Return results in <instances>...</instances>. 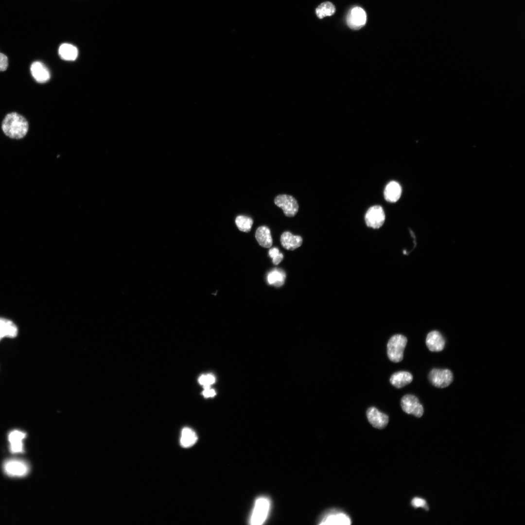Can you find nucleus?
I'll return each mask as SVG.
<instances>
[{
  "label": "nucleus",
  "instance_id": "1",
  "mask_svg": "<svg viewBox=\"0 0 525 525\" xmlns=\"http://www.w3.org/2000/svg\"><path fill=\"white\" fill-rule=\"evenodd\" d=\"M29 125L26 119L16 112L8 114L1 124L4 133L10 138L20 139L27 133Z\"/></svg>",
  "mask_w": 525,
  "mask_h": 525
},
{
  "label": "nucleus",
  "instance_id": "2",
  "mask_svg": "<svg viewBox=\"0 0 525 525\" xmlns=\"http://www.w3.org/2000/svg\"><path fill=\"white\" fill-rule=\"evenodd\" d=\"M269 499L265 496L256 499L251 512L249 523L252 525H261L267 518L270 509Z\"/></svg>",
  "mask_w": 525,
  "mask_h": 525
},
{
  "label": "nucleus",
  "instance_id": "3",
  "mask_svg": "<svg viewBox=\"0 0 525 525\" xmlns=\"http://www.w3.org/2000/svg\"><path fill=\"white\" fill-rule=\"evenodd\" d=\"M407 342L406 337L402 334H395L389 339L387 344V353L391 361L397 363L402 360Z\"/></svg>",
  "mask_w": 525,
  "mask_h": 525
},
{
  "label": "nucleus",
  "instance_id": "4",
  "mask_svg": "<svg viewBox=\"0 0 525 525\" xmlns=\"http://www.w3.org/2000/svg\"><path fill=\"white\" fill-rule=\"evenodd\" d=\"M428 378L435 386L444 388L451 384L453 380V375L448 369L434 368L429 372Z\"/></svg>",
  "mask_w": 525,
  "mask_h": 525
},
{
  "label": "nucleus",
  "instance_id": "5",
  "mask_svg": "<svg viewBox=\"0 0 525 525\" xmlns=\"http://www.w3.org/2000/svg\"><path fill=\"white\" fill-rule=\"evenodd\" d=\"M274 202L278 207L282 209L287 217H293L298 211V205L295 198L291 195H279L275 197Z\"/></svg>",
  "mask_w": 525,
  "mask_h": 525
},
{
  "label": "nucleus",
  "instance_id": "6",
  "mask_svg": "<svg viewBox=\"0 0 525 525\" xmlns=\"http://www.w3.org/2000/svg\"><path fill=\"white\" fill-rule=\"evenodd\" d=\"M365 220L368 227L375 229L380 228L385 221L383 209L378 205L370 207L366 213Z\"/></svg>",
  "mask_w": 525,
  "mask_h": 525
},
{
  "label": "nucleus",
  "instance_id": "7",
  "mask_svg": "<svg viewBox=\"0 0 525 525\" xmlns=\"http://www.w3.org/2000/svg\"><path fill=\"white\" fill-rule=\"evenodd\" d=\"M401 406L406 413L420 417L423 414V407L417 397L411 394L405 395L401 400Z\"/></svg>",
  "mask_w": 525,
  "mask_h": 525
},
{
  "label": "nucleus",
  "instance_id": "8",
  "mask_svg": "<svg viewBox=\"0 0 525 525\" xmlns=\"http://www.w3.org/2000/svg\"><path fill=\"white\" fill-rule=\"evenodd\" d=\"M319 521V525H349L351 524L350 519L346 514L336 510L326 512Z\"/></svg>",
  "mask_w": 525,
  "mask_h": 525
},
{
  "label": "nucleus",
  "instance_id": "9",
  "mask_svg": "<svg viewBox=\"0 0 525 525\" xmlns=\"http://www.w3.org/2000/svg\"><path fill=\"white\" fill-rule=\"evenodd\" d=\"M4 470L8 475L21 477L27 474L29 469L27 463L24 461L11 459L4 463Z\"/></svg>",
  "mask_w": 525,
  "mask_h": 525
},
{
  "label": "nucleus",
  "instance_id": "10",
  "mask_svg": "<svg viewBox=\"0 0 525 525\" xmlns=\"http://www.w3.org/2000/svg\"><path fill=\"white\" fill-rule=\"evenodd\" d=\"M367 21L366 12L360 7L356 6L351 9L347 17V22L349 27L353 30H358L363 27Z\"/></svg>",
  "mask_w": 525,
  "mask_h": 525
},
{
  "label": "nucleus",
  "instance_id": "11",
  "mask_svg": "<svg viewBox=\"0 0 525 525\" xmlns=\"http://www.w3.org/2000/svg\"><path fill=\"white\" fill-rule=\"evenodd\" d=\"M367 416L370 424L376 428L383 429L388 422V416L381 412L374 407L368 408Z\"/></svg>",
  "mask_w": 525,
  "mask_h": 525
},
{
  "label": "nucleus",
  "instance_id": "12",
  "mask_svg": "<svg viewBox=\"0 0 525 525\" xmlns=\"http://www.w3.org/2000/svg\"><path fill=\"white\" fill-rule=\"evenodd\" d=\"M426 344L428 349L433 352L442 350L445 344V339L441 333L438 331L429 332L426 338Z\"/></svg>",
  "mask_w": 525,
  "mask_h": 525
},
{
  "label": "nucleus",
  "instance_id": "13",
  "mask_svg": "<svg viewBox=\"0 0 525 525\" xmlns=\"http://www.w3.org/2000/svg\"><path fill=\"white\" fill-rule=\"evenodd\" d=\"M32 76L36 81L43 83L50 79V72L46 66L42 62L35 61L30 67Z\"/></svg>",
  "mask_w": 525,
  "mask_h": 525
},
{
  "label": "nucleus",
  "instance_id": "14",
  "mask_svg": "<svg viewBox=\"0 0 525 525\" xmlns=\"http://www.w3.org/2000/svg\"><path fill=\"white\" fill-rule=\"evenodd\" d=\"M25 437L26 433L18 430L12 431L9 434L8 440L10 443V449L12 453H18L23 452L22 440Z\"/></svg>",
  "mask_w": 525,
  "mask_h": 525
},
{
  "label": "nucleus",
  "instance_id": "15",
  "mask_svg": "<svg viewBox=\"0 0 525 525\" xmlns=\"http://www.w3.org/2000/svg\"><path fill=\"white\" fill-rule=\"evenodd\" d=\"M18 334V328L13 321L0 317V341L4 338H15Z\"/></svg>",
  "mask_w": 525,
  "mask_h": 525
},
{
  "label": "nucleus",
  "instance_id": "16",
  "mask_svg": "<svg viewBox=\"0 0 525 525\" xmlns=\"http://www.w3.org/2000/svg\"><path fill=\"white\" fill-rule=\"evenodd\" d=\"M401 194V186L397 182L395 181L389 182L386 185L384 192L385 199L387 201L392 203L397 201L400 198Z\"/></svg>",
  "mask_w": 525,
  "mask_h": 525
},
{
  "label": "nucleus",
  "instance_id": "17",
  "mask_svg": "<svg viewBox=\"0 0 525 525\" xmlns=\"http://www.w3.org/2000/svg\"><path fill=\"white\" fill-rule=\"evenodd\" d=\"M282 246L287 250H293L299 247L302 243V238L295 236L288 231L283 232L280 237Z\"/></svg>",
  "mask_w": 525,
  "mask_h": 525
},
{
  "label": "nucleus",
  "instance_id": "18",
  "mask_svg": "<svg viewBox=\"0 0 525 525\" xmlns=\"http://www.w3.org/2000/svg\"><path fill=\"white\" fill-rule=\"evenodd\" d=\"M413 380L412 374L407 371H399L393 374L390 378V383L397 388H401L410 383Z\"/></svg>",
  "mask_w": 525,
  "mask_h": 525
},
{
  "label": "nucleus",
  "instance_id": "19",
  "mask_svg": "<svg viewBox=\"0 0 525 525\" xmlns=\"http://www.w3.org/2000/svg\"><path fill=\"white\" fill-rule=\"evenodd\" d=\"M60 57L66 61L75 60L78 56V49L72 44L65 43L62 44L58 49Z\"/></svg>",
  "mask_w": 525,
  "mask_h": 525
},
{
  "label": "nucleus",
  "instance_id": "20",
  "mask_svg": "<svg viewBox=\"0 0 525 525\" xmlns=\"http://www.w3.org/2000/svg\"><path fill=\"white\" fill-rule=\"evenodd\" d=\"M255 237L260 245L263 247H270L272 245V239L270 229L265 226L259 227L255 233Z\"/></svg>",
  "mask_w": 525,
  "mask_h": 525
},
{
  "label": "nucleus",
  "instance_id": "21",
  "mask_svg": "<svg viewBox=\"0 0 525 525\" xmlns=\"http://www.w3.org/2000/svg\"><path fill=\"white\" fill-rule=\"evenodd\" d=\"M197 440L195 432L191 428L185 427L181 433L180 443L182 447L188 448L194 445Z\"/></svg>",
  "mask_w": 525,
  "mask_h": 525
},
{
  "label": "nucleus",
  "instance_id": "22",
  "mask_svg": "<svg viewBox=\"0 0 525 525\" xmlns=\"http://www.w3.org/2000/svg\"><path fill=\"white\" fill-rule=\"evenodd\" d=\"M285 277V273L283 270L275 268L268 272L267 280L270 285L280 287L284 284Z\"/></svg>",
  "mask_w": 525,
  "mask_h": 525
},
{
  "label": "nucleus",
  "instance_id": "23",
  "mask_svg": "<svg viewBox=\"0 0 525 525\" xmlns=\"http://www.w3.org/2000/svg\"><path fill=\"white\" fill-rule=\"evenodd\" d=\"M335 12V7L334 5L330 1L322 3L315 9V14L320 19L327 16H332L334 14Z\"/></svg>",
  "mask_w": 525,
  "mask_h": 525
},
{
  "label": "nucleus",
  "instance_id": "24",
  "mask_svg": "<svg viewBox=\"0 0 525 525\" xmlns=\"http://www.w3.org/2000/svg\"><path fill=\"white\" fill-rule=\"evenodd\" d=\"M253 223L252 218L246 216L239 215L235 219V223L238 229L245 232L250 231Z\"/></svg>",
  "mask_w": 525,
  "mask_h": 525
},
{
  "label": "nucleus",
  "instance_id": "25",
  "mask_svg": "<svg viewBox=\"0 0 525 525\" xmlns=\"http://www.w3.org/2000/svg\"><path fill=\"white\" fill-rule=\"evenodd\" d=\"M268 254L272 259L273 263L276 265L280 263L283 259V254L276 247L271 248L269 250Z\"/></svg>",
  "mask_w": 525,
  "mask_h": 525
},
{
  "label": "nucleus",
  "instance_id": "26",
  "mask_svg": "<svg viewBox=\"0 0 525 525\" xmlns=\"http://www.w3.org/2000/svg\"><path fill=\"white\" fill-rule=\"evenodd\" d=\"M198 381L204 388H207L215 382V378L212 374L202 375L199 378Z\"/></svg>",
  "mask_w": 525,
  "mask_h": 525
},
{
  "label": "nucleus",
  "instance_id": "27",
  "mask_svg": "<svg viewBox=\"0 0 525 525\" xmlns=\"http://www.w3.org/2000/svg\"><path fill=\"white\" fill-rule=\"evenodd\" d=\"M411 503L412 506L415 508L421 507L425 508L426 509H428L426 505L425 501L423 499L418 497L414 498L412 500Z\"/></svg>",
  "mask_w": 525,
  "mask_h": 525
},
{
  "label": "nucleus",
  "instance_id": "28",
  "mask_svg": "<svg viewBox=\"0 0 525 525\" xmlns=\"http://www.w3.org/2000/svg\"><path fill=\"white\" fill-rule=\"evenodd\" d=\"M8 66V57L4 54L0 52V71H3L6 70Z\"/></svg>",
  "mask_w": 525,
  "mask_h": 525
},
{
  "label": "nucleus",
  "instance_id": "29",
  "mask_svg": "<svg viewBox=\"0 0 525 525\" xmlns=\"http://www.w3.org/2000/svg\"><path fill=\"white\" fill-rule=\"evenodd\" d=\"M216 392L214 389H210V387L204 388V390L203 391V395L205 397H212L215 395Z\"/></svg>",
  "mask_w": 525,
  "mask_h": 525
}]
</instances>
